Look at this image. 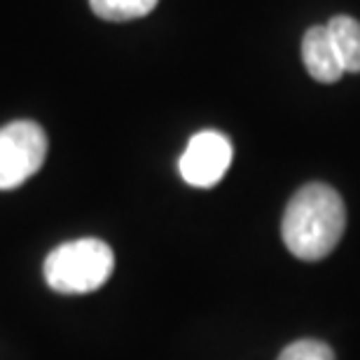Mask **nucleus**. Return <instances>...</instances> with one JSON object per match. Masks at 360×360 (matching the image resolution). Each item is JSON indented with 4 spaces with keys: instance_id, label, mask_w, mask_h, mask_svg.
I'll list each match as a JSON object with an SVG mask.
<instances>
[{
    "instance_id": "nucleus-1",
    "label": "nucleus",
    "mask_w": 360,
    "mask_h": 360,
    "mask_svg": "<svg viewBox=\"0 0 360 360\" xmlns=\"http://www.w3.org/2000/svg\"><path fill=\"white\" fill-rule=\"evenodd\" d=\"M347 227V208L335 187L309 183L288 201L281 236L288 250L304 262H319L335 250Z\"/></svg>"
},
{
    "instance_id": "nucleus-2",
    "label": "nucleus",
    "mask_w": 360,
    "mask_h": 360,
    "mask_svg": "<svg viewBox=\"0 0 360 360\" xmlns=\"http://www.w3.org/2000/svg\"><path fill=\"white\" fill-rule=\"evenodd\" d=\"M115 269L112 248L101 239L61 243L45 260V281L56 292L84 295L98 290Z\"/></svg>"
},
{
    "instance_id": "nucleus-3",
    "label": "nucleus",
    "mask_w": 360,
    "mask_h": 360,
    "mask_svg": "<svg viewBox=\"0 0 360 360\" xmlns=\"http://www.w3.org/2000/svg\"><path fill=\"white\" fill-rule=\"evenodd\" d=\"M47 157V136L31 120L0 129V190H14L38 174Z\"/></svg>"
},
{
    "instance_id": "nucleus-4",
    "label": "nucleus",
    "mask_w": 360,
    "mask_h": 360,
    "mask_svg": "<svg viewBox=\"0 0 360 360\" xmlns=\"http://www.w3.org/2000/svg\"><path fill=\"white\" fill-rule=\"evenodd\" d=\"M232 164V143L220 131H199L187 143L178 162L180 176L194 187H213L227 174Z\"/></svg>"
},
{
    "instance_id": "nucleus-5",
    "label": "nucleus",
    "mask_w": 360,
    "mask_h": 360,
    "mask_svg": "<svg viewBox=\"0 0 360 360\" xmlns=\"http://www.w3.org/2000/svg\"><path fill=\"white\" fill-rule=\"evenodd\" d=\"M302 59L309 70V75L319 82H337L344 75L342 61L335 52V45L330 40L326 26H311L302 38Z\"/></svg>"
},
{
    "instance_id": "nucleus-6",
    "label": "nucleus",
    "mask_w": 360,
    "mask_h": 360,
    "mask_svg": "<svg viewBox=\"0 0 360 360\" xmlns=\"http://www.w3.org/2000/svg\"><path fill=\"white\" fill-rule=\"evenodd\" d=\"M344 73H360V21L347 14H337L326 24Z\"/></svg>"
},
{
    "instance_id": "nucleus-7",
    "label": "nucleus",
    "mask_w": 360,
    "mask_h": 360,
    "mask_svg": "<svg viewBox=\"0 0 360 360\" xmlns=\"http://www.w3.org/2000/svg\"><path fill=\"white\" fill-rule=\"evenodd\" d=\"M160 0H89L94 14L105 21H131L150 14Z\"/></svg>"
},
{
    "instance_id": "nucleus-8",
    "label": "nucleus",
    "mask_w": 360,
    "mask_h": 360,
    "mask_svg": "<svg viewBox=\"0 0 360 360\" xmlns=\"http://www.w3.org/2000/svg\"><path fill=\"white\" fill-rule=\"evenodd\" d=\"M276 360H335V351L326 342L297 340L281 351Z\"/></svg>"
}]
</instances>
